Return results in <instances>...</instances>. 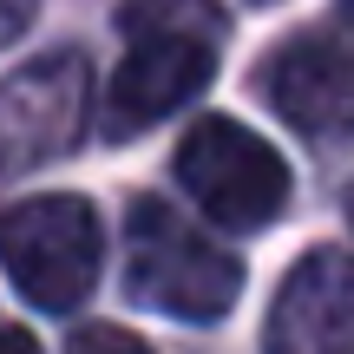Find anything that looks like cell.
I'll use <instances>...</instances> for the list:
<instances>
[{
	"mask_svg": "<svg viewBox=\"0 0 354 354\" xmlns=\"http://www.w3.org/2000/svg\"><path fill=\"white\" fill-rule=\"evenodd\" d=\"M92 66L79 46H53L0 79V177L66 158L86 138Z\"/></svg>",
	"mask_w": 354,
	"mask_h": 354,
	"instance_id": "cell-4",
	"label": "cell"
},
{
	"mask_svg": "<svg viewBox=\"0 0 354 354\" xmlns=\"http://www.w3.org/2000/svg\"><path fill=\"white\" fill-rule=\"evenodd\" d=\"M171 171L190 190V203L223 230H269L295 197V177L276 145L256 138L236 118H216V112L184 131Z\"/></svg>",
	"mask_w": 354,
	"mask_h": 354,
	"instance_id": "cell-3",
	"label": "cell"
},
{
	"mask_svg": "<svg viewBox=\"0 0 354 354\" xmlns=\"http://www.w3.org/2000/svg\"><path fill=\"white\" fill-rule=\"evenodd\" d=\"M348 216H354V190H348Z\"/></svg>",
	"mask_w": 354,
	"mask_h": 354,
	"instance_id": "cell-11",
	"label": "cell"
},
{
	"mask_svg": "<svg viewBox=\"0 0 354 354\" xmlns=\"http://www.w3.org/2000/svg\"><path fill=\"white\" fill-rule=\"evenodd\" d=\"M26 20H33V0H0V46H7V39H20Z\"/></svg>",
	"mask_w": 354,
	"mask_h": 354,
	"instance_id": "cell-10",
	"label": "cell"
},
{
	"mask_svg": "<svg viewBox=\"0 0 354 354\" xmlns=\"http://www.w3.org/2000/svg\"><path fill=\"white\" fill-rule=\"evenodd\" d=\"M269 112L315 145H354V59L335 39H289L256 73Z\"/></svg>",
	"mask_w": 354,
	"mask_h": 354,
	"instance_id": "cell-7",
	"label": "cell"
},
{
	"mask_svg": "<svg viewBox=\"0 0 354 354\" xmlns=\"http://www.w3.org/2000/svg\"><path fill=\"white\" fill-rule=\"evenodd\" d=\"M66 354H151L131 328H112V322H86V328L66 342Z\"/></svg>",
	"mask_w": 354,
	"mask_h": 354,
	"instance_id": "cell-9",
	"label": "cell"
},
{
	"mask_svg": "<svg viewBox=\"0 0 354 354\" xmlns=\"http://www.w3.org/2000/svg\"><path fill=\"white\" fill-rule=\"evenodd\" d=\"M216 73V39L197 33H145L131 39L125 66L105 86V131L131 138V131H151L158 118L184 112Z\"/></svg>",
	"mask_w": 354,
	"mask_h": 354,
	"instance_id": "cell-5",
	"label": "cell"
},
{
	"mask_svg": "<svg viewBox=\"0 0 354 354\" xmlns=\"http://www.w3.org/2000/svg\"><path fill=\"white\" fill-rule=\"evenodd\" d=\"M263 354H354V256L322 243L282 276Z\"/></svg>",
	"mask_w": 354,
	"mask_h": 354,
	"instance_id": "cell-6",
	"label": "cell"
},
{
	"mask_svg": "<svg viewBox=\"0 0 354 354\" xmlns=\"http://www.w3.org/2000/svg\"><path fill=\"white\" fill-rule=\"evenodd\" d=\"M118 26H125V39L197 33V39H216V46H223V7H216V0H125V7H118Z\"/></svg>",
	"mask_w": 354,
	"mask_h": 354,
	"instance_id": "cell-8",
	"label": "cell"
},
{
	"mask_svg": "<svg viewBox=\"0 0 354 354\" xmlns=\"http://www.w3.org/2000/svg\"><path fill=\"white\" fill-rule=\"evenodd\" d=\"M125 295L171 322H223L243 295V256L184 223L165 197H138L125 216Z\"/></svg>",
	"mask_w": 354,
	"mask_h": 354,
	"instance_id": "cell-1",
	"label": "cell"
},
{
	"mask_svg": "<svg viewBox=\"0 0 354 354\" xmlns=\"http://www.w3.org/2000/svg\"><path fill=\"white\" fill-rule=\"evenodd\" d=\"M105 263L99 210L73 190H46L0 210V269L39 315H73Z\"/></svg>",
	"mask_w": 354,
	"mask_h": 354,
	"instance_id": "cell-2",
	"label": "cell"
}]
</instances>
